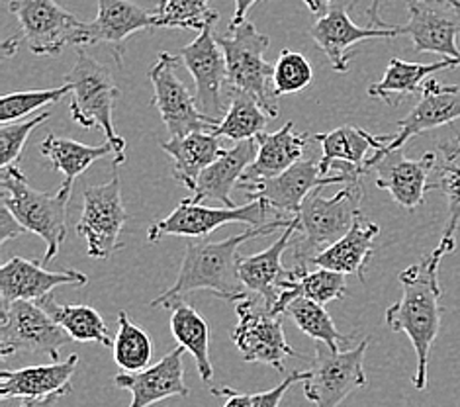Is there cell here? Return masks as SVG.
Here are the masks:
<instances>
[{"label":"cell","mask_w":460,"mask_h":407,"mask_svg":"<svg viewBox=\"0 0 460 407\" xmlns=\"http://www.w3.org/2000/svg\"><path fill=\"white\" fill-rule=\"evenodd\" d=\"M447 3H448V4H451L453 8H456V10H458V13H460V0H447Z\"/></svg>","instance_id":"obj_50"},{"label":"cell","mask_w":460,"mask_h":407,"mask_svg":"<svg viewBox=\"0 0 460 407\" xmlns=\"http://www.w3.org/2000/svg\"><path fill=\"white\" fill-rule=\"evenodd\" d=\"M184 349H172L169 355L141 372H119L114 384L131 394L129 407H151L169 398H186L190 394L184 382Z\"/></svg>","instance_id":"obj_20"},{"label":"cell","mask_w":460,"mask_h":407,"mask_svg":"<svg viewBox=\"0 0 460 407\" xmlns=\"http://www.w3.org/2000/svg\"><path fill=\"white\" fill-rule=\"evenodd\" d=\"M181 58L169 51H161L157 63L149 71V81L153 84V106L167 126L171 139L184 137L194 131H212L217 119L206 116L196 96L186 89L179 79L177 69L181 67Z\"/></svg>","instance_id":"obj_11"},{"label":"cell","mask_w":460,"mask_h":407,"mask_svg":"<svg viewBox=\"0 0 460 407\" xmlns=\"http://www.w3.org/2000/svg\"><path fill=\"white\" fill-rule=\"evenodd\" d=\"M445 0H408L410 20L402 26V34L410 36L418 53H437L443 59H460L456 36L460 34V16L456 8Z\"/></svg>","instance_id":"obj_18"},{"label":"cell","mask_w":460,"mask_h":407,"mask_svg":"<svg viewBox=\"0 0 460 407\" xmlns=\"http://www.w3.org/2000/svg\"><path fill=\"white\" fill-rule=\"evenodd\" d=\"M378 234V224L358 214L353 227L347 231V235H343L330 249H325L322 255H317L312 261V265L341 274H357L360 282H365V270L372 252H375V241Z\"/></svg>","instance_id":"obj_27"},{"label":"cell","mask_w":460,"mask_h":407,"mask_svg":"<svg viewBox=\"0 0 460 407\" xmlns=\"http://www.w3.org/2000/svg\"><path fill=\"white\" fill-rule=\"evenodd\" d=\"M363 179H350L347 174H333V177H323L320 169V161L302 159L290 167L287 173L279 174L275 179L259 181L251 184H241L251 200L267 202L272 210L282 217L298 216L302 204L305 202L314 190L323 189L330 184H349Z\"/></svg>","instance_id":"obj_14"},{"label":"cell","mask_w":460,"mask_h":407,"mask_svg":"<svg viewBox=\"0 0 460 407\" xmlns=\"http://www.w3.org/2000/svg\"><path fill=\"white\" fill-rule=\"evenodd\" d=\"M59 398H63V395L56 394V395H48V398H40V400H22L20 407H56Z\"/></svg>","instance_id":"obj_48"},{"label":"cell","mask_w":460,"mask_h":407,"mask_svg":"<svg viewBox=\"0 0 460 407\" xmlns=\"http://www.w3.org/2000/svg\"><path fill=\"white\" fill-rule=\"evenodd\" d=\"M445 3H447V0H445Z\"/></svg>","instance_id":"obj_52"},{"label":"cell","mask_w":460,"mask_h":407,"mask_svg":"<svg viewBox=\"0 0 460 407\" xmlns=\"http://www.w3.org/2000/svg\"><path fill=\"white\" fill-rule=\"evenodd\" d=\"M310 36L325 58L330 59L333 71L347 73L349 61L355 58V46L367 40H388L402 36V28H358L350 20L347 6H335L325 16L317 18L310 28Z\"/></svg>","instance_id":"obj_19"},{"label":"cell","mask_w":460,"mask_h":407,"mask_svg":"<svg viewBox=\"0 0 460 407\" xmlns=\"http://www.w3.org/2000/svg\"><path fill=\"white\" fill-rule=\"evenodd\" d=\"M171 333L179 347L194 357L199 374L204 382L214 380V367L210 360V327L206 319L189 304H177L171 310Z\"/></svg>","instance_id":"obj_33"},{"label":"cell","mask_w":460,"mask_h":407,"mask_svg":"<svg viewBox=\"0 0 460 407\" xmlns=\"http://www.w3.org/2000/svg\"><path fill=\"white\" fill-rule=\"evenodd\" d=\"M460 67V59H441L437 63H408L392 58L385 76L368 86V96L385 101L388 106H398L405 96H413L423 91L425 83L433 79L435 73Z\"/></svg>","instance_id":"obj_30"},{"label":"cell","mask_w":460,"mask_h":407,"mask_svg":"<svg viewBox=\"0 0 460 407\" xmlns=\"http://www.w3.org/2000/svg\"><path fill=\"white\" fill-rule=\"evenodd\" d=\"M40 307H43L63 332L71 337V341L76 343H98L102 347H112L114 339L108 333V325L91 305H69V304H58L56 300L48 296L40 302H36Z\"/></svg>","instance_id":"obj_34"},{"label":"cell","mask_w":460,"mask_h":407,"mask_svg":"<svg viewBox=\"0 0 460 407\" xmlns=\"http://www.w3.org/2000/svg\"><path fill=\"white\" fill-rule=\"evenodd\" d=\"M257 143V157L239 184L269 181L287 173L296 163L302 161L305 147L310 146V136L294 131V124L288 122L275 134H261Z\"/></svg>","instance_id":"obj_26"},{"label":"cell","mask_w":460,"mask_h":407,"mask_svg":"<svg viewBox=\"0 0 460 407\" xmlns=\"http://www.w3.org/2000/svg\"><path fill=\"white\" fill-rule=\"evenodd\" d=\"M305 378H308V370H305V372H298V370L290 372L288 376L284 378L277 388H272L269 392L253 394V407H280L282 398L287 395V392L290 390L292 384L305 382Z\"/></svg>","instance_id":"obj_43"},{"label":"cell","mask_w":460,"mask_h":407,"mask_svg":"<svg viewBox=\"0 0 460 407\" xmlns=\"http://www.w3.org/2000/svg\"><path fill=\"white\" fill-rule=\"evenodd\" d=\"M214 395H224L226 403L224 407H253V394H245V392H237L234 388H214L212 390Z\"/></svg>","instance_id":"obj_45"},{"label":"cell","mask_w":460,"mask_h":407,"mask_svg":"<svg viewBox=\"0 0 460 407\" xmlns=\"http://www.w3.org/2000/svg\"><path fill=\"white\" fill-rule=\"evenodd\" d=\"M159 28L199 30L216 26L220 14L210 8V0H159L153 10Z\"/></svg>","instance_id":"obj_39"},{"label":"cell","mask_w":460,"mask_h":407,"mask_svg":"<svg viewBox=\"0 0 460 407\" xmlns=\"http://www.w3.org/2000/svg\"><path fill=\"white\" fill-rule=\"evenodd\" d=\"M292 217H280L261 227H249L239 235L222 241L194 239L186 245L179 269V277L167 292L151 302V307L172 310L186 296L199 290L212 292L226 302H241L249 298V292L239 277V247L249 239L269 235L272 231L288 227Z\"/></svg>","instance_id":"obj_1"},{"label":"cell","mask_w":460,"mask_h":407,"mask_svg":"<svg viewBox=\"0 0 460 407\" xmlns=\"http://www.w3.org/2000/svg\"><path fill=\"white\" fill-rule=\"evenodd\" d=\"M24 231L26 229L16 222V217L6 206L0 208V245H4L8 239H16L18 235L24 234Z\"/></svg>","instance_id":"obj_44"},{"label":"cell","mask_w":460,"mask_h":407,"mask_svg":"<svg viewBox=\"0 0 460 407\" xmlns=\"http://www.w3.org/2000/svg\"><path fill=\"white\" fill-rule=\"evenodd\" d=\"M181 61L192 75L196 101L206 116L222 122L227 112L224 84L227 83V63L222 48L214 38V26L204 28L199 38L181 49Z\"/></svg>","instance_id":"obj_16"},{"label":"cell","mask_w":460,"mask_h":407,"mask_svg":"<svg viewBox=\"0 0 460 407\" xmlns=\"http://www.w3.org/2000/svg\"><path fill=\"white\" fill-rule=\"evenodd\" d=\"M259 143L257 139L235 143L234 147L222 149L217 159L208 167L194 189V202L214 200L220 202L224 208H235L232 200V190L235 184L243 179L245 171L253 164L257 157Z\"/></svg>","instance_id":"obj_24"},{"label":"cell","mask_w":460,"mask_h":407,"mask_svg":"<svg viewBox=\"0 0 460 407\" xmlns=\"http://www.w3.org/2000/svg\"><path fill=\"white\" fill-rule=\"evenodd\" d=\"M8 10L20 24L30 51L38 58H58L67 46L81 48L86 22L56 0H10Z\"/></svg>","instance_id":"obj_10"},{"label":"cell","mask_w":460,"mask_h":407,"mask_svg":"<svg viewBox=\"0 0 460 407\" xmlns=\"http://www.w3.org/2000/svg\"><path fill=\"white\" fill-rule=\"evenodd\" d=\"M76 49V61L73 69L65 75V83L73 86L69 112L75 124L84 129L98 128L104 131L106 141L112 143L116 161L114 164L126 163L128 143L114 129V104L119 96V89L114 84L111 71L102 63L91 58L83 48Z\"/></svg>","instance_id":"obj_5"},{"label":"cell","mask_w":460,"mask_h":407,"mask_svg":"<svg viewBox=\"0 0 460 407\" xmlns=\"http://www.w3.org/2000/svg\"><path fill=\"white\" fill-rule=\"evenodd\" d=\"M259 0H235V13L232 16V22H229L227 30H234L237 26H241L245 22V16L251 8H253Z\"/></svg>","instance_id":"obj_46"},{"label":"cell","mask_w":460,"mask_h":407,"mask_svg":"<svg viewBox=\"0 0 460 407\" xmlns=\"http://www.w3.org/2000/svg\"><path fill=\"white\" fill-rule=\"evenodd\" d=\"M51 118V112H41L40 116L28 118L24 122H13V124H3L0 128V167H13L18 164V159L22 155V149H24L28 137L34 134V131Z\"/></svg>","instance_id":"obj_42"},{"label":"cell","mask_w":460,"mask_h":407,"mask_svg":"<svg viewBox=\"0 0 460 407\" xmlns=\"http://www.w3.org/2000/svg\"><path fill=\"white\" fill-rule=\"evenodd\" d=\"M420 94V102L413 106L408 116L398 122V134L390 136L385 146L367 159V173L380 157H385L386 153L392 151H400L411 137L460 119V89L456 84H441L439 81L429 79Z\"/></svg>","instance_id":"obj_15"},{"label":"cell","mask_w":460,"mask_h":407,"mask_svg":"<svg viewBox=\"0 0 460 407\" xmlns=\"http://www.w3.org/2000/svg\"><path fill=\"white\" fill-rule=\"evenodd\" d=\"M333 3H335V0H304V4L308 6L310 13L317 18H322V16L330 13Z\"/></svg>","instance_id":"obj_47"},{"label":"cell","mask_w":460,"mask_h":407,"mask_svg":"<svg viewBox=\"0 0 460 407\" xmlns=\"http://www.w3.org/2000/svg\"><path fill=\"white\" fill-rule=\"evenodd\" d=\"M280 217V214H277L262 200H251L249 204L237 208H212L194 202L192 198H186L167 217L155 219L149 226L147 241L149 243H157L165 235L202 239L210 235L217 227H224L227 224H247L249 227H261Z\"/></svg>","instance_id":"obj_7"},{"label":"cell","mask_w":460,"mask_h":407,"mask_svg":"<svg viewBox=\"0 0 460 407\" xmlns=\"http://www.w3.org/2000/svg\"><path fill=\"white\" fill-rule=\"evenodd\" d=\"M455 249L445 243L437 245L429 255L398 274L402 298L386 310V325L394 333H405L418 355V370L413 386L420 392L427 388V365L429 353L441 329V261Z\"/></svg>","instance_id":"obj_2"},{"label":"cell","mask_w":460,"mask_h":407,"mask_svg":"<svg viewBox=\"0 0 460 407\" xmlns=\"http://www.w3.org/2000/svg\"><path fill=\"white\" fill-rule=\"evenodd\" d=\"M227 112L222 122L212 129L214 136L241 143L257 139L261 134H265L270 118L255 96L237 89H227Z\"/></svg>","instance_id":"obj_36"},{"label":"cell","mask_w":460,"mask_h":407,"mask_svg":"<svg viewBox=\"0 0 460 407\" xmlns=\"http://www.w3.org/2000/svg\"><path fill=\"white\" fill-rule=\"evenodd\" d=\"M345 274L327 269L308 270V267L296 265L294 269H288L287 280L280 286V296L277 304L272 305V312L277 315H287V307L298 298H305L325 305L330 302L345 298Z\"/></svg>","instance_id":"obj_28"},{"label":"cell","mask_w":460,"mask_h":407,"mask_svg":"<svg viewBox=\"0 0 460 407\" xmlns=\"http://www.w3.org/2000/svg\"><path fill=\"white\" fill-rule=\"evenodd\" d=\"M287 315L296 323L302 333L312 337L315 343H323L333 350H345L350 335L339 333L332 315L325 312L322 304H315L312 300L298 298L287 307Z\"/></svg>","instance_id":"obj_37"},{"label":"cell","mask_w":460,"mask_h":407,"mask_svg":"<svg viewBox=\"0 0 460 407\" xmlns=\"http://www.w3.org/2000/svg\"><path fill=\"white\" fill-rule=\"evenodd\" d=\"M378 6H380V0H372V4H370V10H368V22H370V26L372 28H388L385 22H382L380 18H378Z\"/></svg>","instance_id":"obj_49"},{"label":"cell","mask_w":460,"mask_h":407,"mask_svg":"<svg viewBox=\"0 0 460 407\" xmlns=\"http://www.w3.org/2000/svg\"><path fill=\"white\" fill-rule=\"evenodd\" d=\"M433 167L435 153H425L421 159H408L402 149L386 153L372 164L376 173V189L386 190L405 210H415L423 204Z\"/></svg>","instance_id":"obj_22"},{"label":"cell","mask_w":460,"mask_h":407,"mask_svg":"<svg viewBox=\"0 0 460 407\" xmlns=\"http://www.w3.org/2000/svg\"><path fill=\"white\" fill-rule=\"evenodd\" d=\"M40 151L63 174V182L73 184L75 179H79L94 161L112 155L114 147L108 141L102 143V146H84V143L71 137H59L51 134L41 141Z\"/></svg>","instance_id":"obj_35"},{"label":"cell","mask_w":460,"mask_h":407,"mask_svg":"<svg viewBox=\"0 0 460 407\" xmlns=\"http://www.w3.org/2000/svg\"><path fill=\"white\" fill-rule=\"evenodd\" d=\"M314 81V69L310 61L302 53L292 49H282L275 65L272 76V91L277 96L298 94L308 89Z\"/></svg>","instance_id":"obj_41"},{"label":"cell","mask_w":460,"mask_h":407,"mask_svg":"<svg viewBox=\"0 0 460 407\" xmlns=\"http://www.w3.org/2000/svg\"><path fill=\"white\" fill-rule=\"evenodd\" d=\"M73 93L71 84H61L58 89L46 91H26V93H8L0 98V122L13 124L18 119L30 116L43 106H51L59 102L63 96Z\"/></svg>","instance_id":"obj_40"},{"label":"cell","mask_w":460,"mask_h":407,"mask_svg":"<svg viewBox=\"0 0 460 407\" xmlns=\"http://www.w3.org/2000/svg\"><path fill=\"white\" fill-rule=\"evenodd\" d=\"M89 277L79 270H48L41 261H28L22 257L10 259L0 269V296L3 304L13 302H40L51 296L58 286H84Z\"/></svg>","instance_id":"obj_21"},{"label":"cell","mask_w":460,"mask_h":407,"mask_svg":"<svg viewBox=\"0 0 460 407\" xmlns=\"http://www.w3.org/2000/svg\"><path fill=\"white\" fill-rule=\"evenodd\" d=\"M237 325L232 339L245 362L269 365L279 372L287 370V360L296 357L282 329V315H277L259 296L241 300L235 307Z\"/></svg>","instance_id":"obj_9"},{"label":"cell","mask_w":460,"mask_h":407,"mask_svg":"<svg viewBox=\"0 0 460 407\" xmlns=\"http://www.w3.org/2000/svg\"><path fill=\"white\" fill-rule=\"evenodd\" d=\"M220 137L212 131H194L184 137L169 139L161 143V149L172 161V179L181 182L184 189L194 192L200 174L210 167L222 153Z\"/></svg>","instance_id":"obj_29"},{"label":"cell","mask_w":460,"mask_h":407,"mask_svg":"<svg viewBox=\"0 0 460 407\" xmlns=\"http://www.w3.org/2000/svg\"><path fill=\"white\" fill-rule=\"evenodd\" d=\"M437 190L447 198L448 222L445 226L441 243L456 247V234L460 229V134L443 139L435 149V167L427 192Z\"/></svg>","instance_id":"obj_31"},{"label":"cell","mask_w":460,"mask_h":407,"mask_svg":"<svg viewBox=\"0 0 460 407\" xmlns=\"http://www.w3.org/2000/svg\"><path fill=\"white\" fill-rule=\"evenodd\" d=\"M0 184H3V206L13 212L22 227L40 235L46 243V255L41 259L46 265L58 255L67 237V208L73 184L63 182L56 194L40 192L31 189L18 164L3 169Z\"/></svg>","instance_id":"obj_3"},{"label":"cell","mask_w":460,"mask_h":407,"mask_svg":"<svg viewBox=\"0 0 460 407\" xmlns=\"http://www.w3.org/2000/svg\"><path fill=\"white\" fill-rule=\"evenodd\" d=\"M128 222L122 200V184L114 177L98 186L83 190V212L75 229L86 241V252L93 259H111L124 243L119 241Z\"/></svg>","instance_id":"obj_13"},{"label":"cell","mask_w":460,"mask_h":407,"mask_svg":"<svg viewBox=\"0 0 460 407\" xmlns=\"http://www.w3.org/2000/svg\"><path fill=\"white\" fill-rule=\"evenodd\" d=\"M370 337L353 349L333 350L323 343L314 345V360L304 382V395L315 407H339L350 394L367 386L365 355Z\"/></svg>","instance_id":"obj_8"},{"label":"cell","mask_w":460,"mask_h":407,"mask_svg":"<svg viewBox=\"0 0 460 407\" xmlns=\"http://www.w3.org/2000/svg\"><path fill=\"white\" fill-rule=\"evenodd\" d=\"M79 365V355L51 362V365L26 367L18 370L0 372V398L40 400L48 395L71 394V378Z\"/></svg>","instance_id":"obj_23"},{"label":"cell","mask_w":460,"mask_h":407,"mask_svg":"<svg viewBox=\"0 0 460 407\" xmlns=\"http://www.w3.org/2000/svg\"><path fill=\"white\" fill-rule=\"evenodd\" d=\"M360 200H363V181L345 184L332 198H323L322 189L305 198L298 216H294L298 224L296 229L298 235H294L298 237L294 245V261L300 267H308L317 255L347 235L360 214Z\"/></svg>","instance_id":"obj_4"},{"label":"cell","mask_w":460,"mask_h":407,"mask_svg":"<svg viewBox=\"0 0 460 407\" xmlns=\"http://www.w3.org/2000/svg\"><path fill=\"white\" fill-rule=\"evenodd\" d=\"M71 341L43 307L36 302L3 304L0 314V353L46 355L59 362V350Z\"/></svg>","instance_id":"obj_12"},{"label":"cell","mask_w":460,"mask_h":407,"mask_svg":"<svg viewBox=\"0 0 460 407\" xmlns=\"http://www.w3.org/2000/svg\"><path fill=\"white\" fill-rule=\"evenodd\" d=\"M98 14L93 22H86L81 48L108 46L118 65L124 61L126 41L137 31L159 28L157 18L146 8L131 0H96Z\"/></svg>","instance_id":"obj_17"},{"label":"cell","mask_w":460,"mask_h":407,"mask_svg":"<svg viewBox=\"0 0 460 407\" xmlns=\"http://www.w3.org/2000/svg\"><path fill=\"white\" fill-rule=\"evenodd\" d=\"M315 141L322 143L323 155L320 159V169L323 177H333L332 167L335 163L349 164V167L365 169L368 149L378 151L390 136L375 137L368 131L355 128V126H341L327 134H315ZM339 174V173H337Z\"/></svg>","instance_id":"obj_32"},{"label":"cell","mask_w":460,"mask_h":407,"mask_svg":"<svg viewBox=\"0 0 460 407\" xmlns=\"http://www.w3.org/2000/svg\"><path fill=\"white\" fill-rule=\"evenodd\" d=\"M227 31V36H217L216 41L226 55L229 89L255 96L269 118H277V94L270 89L275 65L265 59V51L270 46L269 36L259 31L249 20Z\"/></svg>","instance_id":"obj_6"},{"label":"cell","mask_w":460,"mask_h":407,"mask_svg":"<svg viewBox=\"0 0 460 407\" xmlns=\"http://www.w3.org/2000/svg\"><path fill=\"white\" fill-rule=\"evenodd\" d=\"M296 229H298V224H296V217H292L288 227H284V234L267 251L239 259L241 282L249 294L259 296L270 310L279 300L282 282L287 280L288 269L282 267V255L296 235Z\"/></svg>","instance_id":"obj_25"},{"label":"cell","mask_w":460,"mask_h":407,"mask_svg":"<svg viewBox=\"0 0 460 407\" xmlns=\"http://www.w3.org/2000/svg\"><path fill=\"white\" fill-rule=\"evenodd\" d=\"M350 3H353V0H347V4H350Z\"/></svg>","instance_id":"obj_51"},{"label":"cell","mask_w":460,"mask_h":407,"mask_svg":"<svg viewBox=\"0 0 460 407\" xmlns=\"http://www.w3.org/2000/svg\"><path fill=\"white\" fill-rule=\"evenodd\" d=\"M114 362L122 372H141L149 368L153 343L144 329L137 327L128 314L118 312V333L112 345Z\"/></svg>","instance_id":"obj_38"}]
</instances>
